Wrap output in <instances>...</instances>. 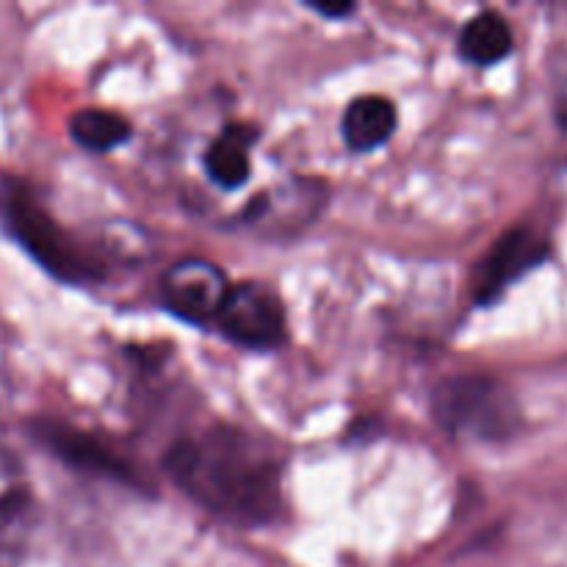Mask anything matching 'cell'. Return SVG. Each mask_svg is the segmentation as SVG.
Returning <instances> with one entry per match:
<instances>
[{"mask_svg": "<svg viewBox=\"0 0 567 567\" xmlns=\"http://www.w3.org/2000/svg\"><path fill=\"white\" fill-rule=\"evenodd\" d=\"M255 144V131L244 125H227L205 150V172L221 188H238L247 183L252 158L249 150Z\"/></svg>", "mask_w": 567, "mask_h": 567, "instance_id": "cell-10", "label": "cell"}, {"mask_svg": "<svg viewBox=\"0 0 567 567\" xmlns=\"http://www.w3.org/2000/svg\"><path fill=\"white\" fill-rule=\"evenodd\" d=\"M546 258V244L526 227L504 233L496 247L485 255L476 271L474 293L480 305H493L515 280L535 269Z\"/></svg>", "mask_w": 567, "mask_h": 567, "instance_id": "cell-7", "label": "cell"}, {"mask_svg": "<svg viewBox=\"0 0 567 567\" xmlns=\"http://www.w3.org/2000/svg\"><path fill=\"white\" fill-rule=\"evenodd\" d=\"M70 133L89 153H109L131 138V122L116 111L83 109L72 116Z\"/></svg>", "mask_w": 567, "mask_h": 567, "instance_id": "cell-12", "label": "cell"}, {"mask_svg": "<svg viewBox=\"0 0 567 567\" xmlns=\"http://www.w3.org/2000/svg\"><path fill=\"white\" fill-rule=\"evenodd\" d=\"M0 225L55 280L86 286L103 277L97 260L48 214L33 188L22 181H0Z\"/></svg>", "mask_w": 567, "mask_h": 567, "instance_id": "cell-2", "label": "cell"}, {"mask_svg": "<svg viewBox=\"0 0 567 567\" xmlns=\"http://www.w3.org/2000/svg\"><path fill=\"white\" fill-rule=\"evenodd\" d=\"M396 131V105L380 94H363L352 100L343 114V138L354 153H371L382 147Z\"/></svg>", "mask_w": 567, "mask_h": 567, "instance_id": "cell-9", "label": "cell"}, {"mask_svg": "<svg viewBox=\"0 0 567 567\" xmlns=\"http://www.w3.org/2000/svg\"><path fill=\"white\" fill-rule=\"evenodd\" d=\"M310 9H313L316 14H321V17H347V14H352L354 6L352 3H341V6L327 3V6H310Z\"/></svg>", "mask_w": 567, "mask_h": 567, "instance_id": "cell-13", "label": "cell"}, {"mask_svg": "<svg viewBox=\"0 0 567 567\" xmlns=\"http://www.w3.org/2000/svg\"><path fill=\"white\" fill-rule=\"evenodd\" d=\"M432 410L449 435L465 441H507L520 426L518 402L493 377H452L435 391Z\"/></svg>", "mask_w": 567, "mask_h": 567, "instance_id": "cell-3", "label": "cell"}, {"mask_svg": "<svg viewBox=\"0 0 567 567\" xmlns=\"http://www.w3.org/2000/svg\"><path fill=\"white\" fill-rule=\"evenodd\" d=\"M166 474L208 513L264 526L282 513V465L271 446L236 426L181 437L164 457Z\"/></svg>", "mask_w": 567, "mask_h": 567, "instance_id": "cell-1", "label": "cell"}, {"mask_svg": "<svg viewBox=\"0 0 567 567\" xmlns=\"http://www.w3.org/2000/svg\"><path fill=\"white\" fill-rule=\"evenodd\" d=\"M513 50V28L498 11H480L460 33V53L468 64L491 66L507 59Z\"/></svg>", "mask_w": 567, "mask_h": 567, "instance_id": "cell-11", "label": "cell"}, {"mask_svg": "<svg viewBox=\"0 0 567 567\" xmlns=\"http://www.w3.org/2000/svg\"><path fill=\"white\" fill-rule=\"evenodd\" d=\"M216 330L247 349H277L286 338V313L275 291L258 282L233 286L214 321Z\"/></svg>", "mask_w": 567, "mask_h": 567, "instance_id": "cell-5", "label": "cell"}, {"mask_svg": "<svg viewBox=\"0 0 567 567\" xmlns=\"http://www.w3.org/2000/svg\"><path fill=\"white\" fill-rule=\"evenodd\" d=\"M230 288L219 266L208 260H181L161 280V299L183 321L214 327Z\"/></svg>", "mask_w": 567, "mask_h": 567, "instance_id": "cell-6", "label": "cell"}, {"mask_svg": "<svg viewBox=\"0 0 567 567\" xmlns=\"http://www.w3.org/2000/svg\"><path fill=\"white\" fill-rule=\"evenodd\" d=\"M33 435L42 443L44 449L55 454V457L66 460L70 465L83 471H92V474L105 476V480L125 482V485H138V474L131 465V460L120 457L116 452H111L109 446H103L94 437L83 435V432L70 430L64 424H37L33 426Z\"/></svg>", "mask_w": 567, "mask_h": 567, "instance_id": "cell-8", "label": "cell"}, {"mask_svg": "<svg viewBox=\"0 0 567 567\" xmlns=\"http://www.w3.org/2000/svg\"><path fill=\"white\" fill-rule=\"evenodd\" d=\"M37 491L20 454L0 443V567H20L37 532Z\"/></svg>", "mask_w": 567, "mask_h": 567, "instance_id": "cell-4", "label": "cell"}]
</instances>
